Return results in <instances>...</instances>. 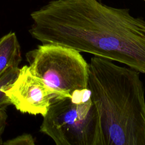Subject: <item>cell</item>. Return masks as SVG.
<instances>
[{"instance_id":"1","label":"cell","mask_w":145,"mask_h":145,"mask_svg":"<svg viewBox=\"0 0 145 145\" xmlns=\"http://www.w3.org/2000/svg\"><path fill=\"white\" fill-rule=\"evenodd\" d=\"M29 30L57 44L127 65L145 74V19L100 0H53L32 12Z\"/></svg>"},{"instance_id":"2","label":"cell","mask_w":145,"mask_h":145,"mask_svg":"<svg viewBox=\"0 0 145 145\" xmlns=\"http://www.w3.org/2000/svg\"><path fill=\"white\" fill-rule=\"evenodd\" d=\"M88 64L87 88L99 116L101 145H145L144 88L140 73L97 56Z\"/></svg>"},{"instance_id":"3","label":"cell","mask_w":145,"mask_h":145,"mask_svg":"<svg viewBox=\"0 0 145 145\" xmlns=\"http://www.w3.org/2000/svg\"><path fill=\"white\" fill-rule=\"evenodd\" d=\"M40 131L57 145H101L99 116L89 89L53 99L43 116Z\"/></svg>"},{"instance_id":"4","label":"cell","mask_w":145,"mask_h":145,"mask_svg":"<svg viewBox=\"0 0 145 145\" xmlns=\"http://www.w3.org/2000/svg\"><path fill=\"white\" fill-rule=\"evenodd\" d=\"M32 73L59 96H69L87 88L89 64L76 49L57 44H42L29 52Z\"/></svg>"},{"instance_id":"5","label":"cell","mask_w":145,"mask_h":145,"mask_svg":"<svg viewBox=\"0 0 145 145\" xmlns=\"http://www.w3.org/2000/svg\"><path fill=\"white\" fill-rule=\"evenodd\" d=\"M3 91L18 110L42 117L47 113L53 99L61 96L34 75L27 65L19 69L15 80Z\"/></svg>"},{"instance_id":"6","label":"cell","mask_w":145,"mask_h":145,"mask_svg":"<svg viewBox=\"0 0 145 145\" xmlns=\"http://www.w3.org/2000/svg\"><path fill=\"white\" fill-rule=\"evenodd\" d=\"M22 60L20 46L15 32L0 39V76L7 70L19 67Z\"/></svg>"},{"instance_id":"7","label":"cell","mask_w":145,"mask_h":145,"mask_svg":"<svg viewBox=\"0 0 145 145\" xmlns=\"http://www.w3.org/2000/svg\"><path fill=\"white\" fill-rule=\"evenodd\" d=\"M19 68H12L7 70L0 76V109H5L11 104L10 100L3 91L5 88L8 87L16 78Z\"/></svg>"},{"instance_id":"8","label":"cell","mask_w":145,"mask_h":145,"mask_svg":"<svg viewBox=\"0 0 145 145\" xmlns=\"http://www.w3.org/2000/svg\"><path fill=\"white\" fill-rule=\"evenodd\" d=\"M7 145H34L35 140L31 134H24L3 143Z\"/></svg>"},{"instance_id":"9","label":"cell","mask_w":145,"mask_h":145,"mask_svg":"<svg viewBox=\"0 0 145 145\" xmlns=\"http://www.w3.org/2000/svg\"><path fill=\"white\" fill-rule=\"evenodd\" d=\"M7 117V116L5 109H0V144H3L1 137L6 126Z\"/></svg>"},{"instance_id":"10","label":"cell","mask_w":145,"mask_h":145,"mask_svg":"<svg viewBox=\"0 0 145 145\" xmlns=\"http://www.w3.org/2000/svg\"><path fill=\"white\" fill-rule=\"evenodd\" d=\"M144 1H145V0H144Z\"/></svg>"}]
</instances>
